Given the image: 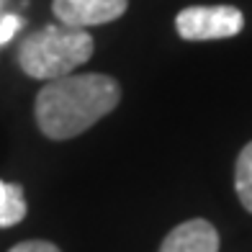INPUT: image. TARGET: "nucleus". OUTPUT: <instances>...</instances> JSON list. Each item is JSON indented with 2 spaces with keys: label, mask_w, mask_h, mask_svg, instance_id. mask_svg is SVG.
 <instances>
[{
  "label": "nucleus",
  "mask_w": 252,
  "mask_h": 252,
  "mask_svg": "<svg viewBox=\"0 0 252 252\" xmlns=\"http://www.w3.org/2000/svg\"><path fill=\"white\" fill-rule=\"evenodd\" d=\"M95 41L85 29L49 24L29 33L18 47V64L33 80H57L72 75L93 57Z\"/></svg>",
  "instance_id": "obj_2"
},
{
  "label": "nucleus",
  "mask_w": 252,
  "mask_h": 252,
  "mask_svg": "<svg viewBox=\"0 0 252 252\" xmlns=\"http://www.w3.org/2000/svg\"><path fill=\"white\" fill-rule=\"evenodd\" d=\"M234 188H237V196H239V201H242V206L252 214V142L237 157Z\"/></svg>",
  "instance_id": "obj_7"
},
{
  "label": "nucleus",
  "mask_w": 252,
  "mask_h": 252,
  "mask_svg": "<svg viewBox=\"0 0 252 252\" xmlns=\"http://www.w3.org/2000/svg\"><path fill=\"white\" fill-rule=\"evenodd\" d=\"M26 216V198L24 188L16 183L0 180V229L16 226Z\"/></svg>",
  "instance_id": "obj_6"
},
{
  "label": "nucleus",
  "mask_w": 252,
  "mask_h": 252,
  "mask_svg": "<svg viewBox=\"0 0 252 252\" xmlns=\"http://www.w3.org/2000/svg\"><path fill=\"white\" fill-rule=\"evenodd\" d=\"M121 85L111 75L85 72L49 80L39 90L33 116L44 136L54 142L75 139L119 106Z\"/></svg>",
  "instance_id": "obj_1"
},
{
  "label": "nucleus",
  "mask_w": 252,
  "mask_h": 252,
  "mask_svg": "<svg viewBox=\"0 0 252 252\" xmlns=\"http://www.w3.org/2000/svg\"><path fill=\"white\" fill-rule=\"evenodd\" d=\"M5 3L8 0H0V13H5Z\"/></svg>",
  "instance_id": "obj_10"
},
{
  "label": "nucleus",
  "mask_w": 252,
  "mask_h": 252,
  "mask_svg": "<svg viewBox=\"0 0 252 252\" xmlns=\"http://www.w3.org/2000/svg\"><path fill=\"white\" fill-rule=\"evenodd\" d=\"M159 252H219V234L206 219H190L165 237Z\"/></svg>",
  "instance_id": "obj_5"
},
{
  "label": "nucleus",
  "mask_w": 252,
  "mask_h": 252,
  "mask_svg": "<svg viewBox=\"0 0 252 252\" xmlns=\"http://www.w3.org/2000/svg\"><path fill=\"white\" fill-rule=\"evenodd\" d=\"M175 29L186 41L229 39L245 29V16L234 5H188L175 16Z\"/></svg>",
  "instance_id": "obj_3"
},
{
  "label": "nucleus",
  "mask_w": 252,
  "mask_h": 252,
  "mask_svg": "<svg viewBox=\"0 0 252 252\" xmlns=\"http://www.w3.org/2000/svg\"><path fill=\"white\" fill-rule=\"evenodd\" d=\"M126 8H129V0H52L57 21L72 29L111 24L126 13Z\"/></svg>",
  "instance_id": "obj_4"
},
{
  "label": "nucleus",
  "mask_w": 252,
  "mask_h": 252,
  "mask_svg": "<svg viewBox=\"0 0 252 252\" xmlns=\"http://www.w3.org/2000/svg\"><path fill=\"white\" fill-rule=\"evenodd\" d=\"M24 26V18L16 16V13H0V47H5V44L16 36Z\"/></svg>",
  "instance_id": "obj_8"
},
{
  "label": "nucleus",
  "mask_w": 252,
  "mask_h": 252,
  "mask_svg": "<svg viewBox=\"0 0 252 252\" xmlns=\"http://www.w3.org/2000/svg\"><path fill=\"white\" fill-rule=\"evenodd\" d=\"M8 252H60V247L52 242H44V239H29V242H21L16 247H10Z\"/></svg>",
  "instance_id": "obj_9"
}]
</instances>
